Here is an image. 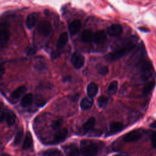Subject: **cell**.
<instances>
[{"label":"cell","instance_id":"obj_1","mask_svg":"<svg viewBox=\"0 0 156 156\" xmlns=\"http://www.w3.org/2000/svg\"><path fill=\"white\" fill-rule=\"evenodd\" d=\"M136 42H137V39L136 37H134L133 38H131L124 46L105 55L106 60L112 62V61H115L118 59H119L120 58L123 57L124 55H126L127 52L132 50L135 47Z\"/></svg>","mask_w":156,"mask_h":156},{"label":"cell","instance_id":"obj_2","mask_svg":"<svg viewBox=\"0 0 156 156\" xmlns=\"http://www.w3.org/2000/svg\"><path fill=\"white\" fill-rule=\"evenodd\" d=\"M98 151V146L93 141L89 140L80 141V152L83 156H95Z\"/></svg>","mask_w":156,"mask_h":156},{"label":"cell","instance_id":"obj_3","mask_svg":"<svg viewBox=\"0 0 156 156\" xmlns=\"http://www.w3.org/2000/svg\"><path fill=\"white\" fill-rule=\"evenodd\" d=\"M140 73L141 77L144 81L151 78L154 73V71L152 63L149 61L144 60L142 62L140 67Z\"/></svg>","mask_w":156,"mask_h":156},{"label":"cell","instance_id":"obj_4","mask_svg":"<svg viewBox=\"0 0 156 156\" xmlns=\"http://www.w3.org/2000/svg\"><path fill=\"white\" fill-rule=\"evenodd\" d=\"M10 37L8 24L4 23L0 24V46L4 47L7 45Z\"/></svg>","mask_w":156,"mask_h":156},{"label":"cell","instance_id":"obj_5","mask_svg":"<svg viewBox=\"0 0 156 156\" xmlns=\"http://www.w3.org/2000/svg\"><path fill=\"white\" fill-rule=\"evenodd\" d=\"M37 29L38 32L43 36H48L52 30L51 23L48 21H42L38 24Z\"/></svg>","mask_w":156,"mask_h":156},{"label":"cell","instance_id":"obj_6","mask_svg":"<svg viewBox=\"0 0 156 156\" xmlns=\"http://www.w3.org/2000/svg\"><path fill=\"white\" fill-rule=\"evenodd\" d=\"M141 135V132L140 130H133L126 133L123 136V140L126 143L134 142L139 140Z\"/></svg>","mask_w":156,"mask_h":156},{"label":"cell","instance_id":"obj_7","mask_svg":"<svg viewBox=\"0 0 156 156\" xmlns=\"http://www.w3.org/2000/svg\"><path fill=\"white\" fill-rule=\"evenodd\" d=\"M71 61L73 66L76 68L79 69L83 66L85 63V58L80 54L75 52L72 55Z\"/></svg>","mask_w":156,"mask_h":156},{"label":"cell","instance_id":"obj_8","mask_svg":"<svg viewBox=\"0 0 156 156\" xmlns=\"http://www.w3.org/2000/svg\"><path fill=\"white\" fill-rule=\"evenodd\" d=\"M124 129V124L121 122H113L110 124V128L108 132L107 133L106 136L115 135L116 133H118L122 131Z\"/></svg>","mask_w":156,"mask_h":156},{"label":"cell","instance_id":"obj_9","mask_svg":"<svg viewBox=\"0 0 156 156\" xmlns=\"http://www.w3.org/2000/svg\"><path fill=\"white\" fill-rule=\"evenodd\" d=\"M107 41V34L104 30H99L94 33L93 41L96 44H102Z\"/></svg>","mask_w":156,"mask_h":156},{"label":"cell","instance_id":"obj_10","mask_svg":"<svg viewBox=\"0 0 156 156\" xmlns=\"http://www.w3.org/2000/svg\"><path fill=\"white\" fill-rule=\"evenodd\" d=\"M122 32V27L119 24H113L107 29V33L110 36L116 37L119 35Z\"/></svg>","mask_w":156,"mask_h":156},{"label":"cell","instance_id":"obj_11","mask_svg":"<svg viewBox=\"0 0 156 156\" xmlns=\"http://www.w3.org/2000/svg\"><path fill=\"white\" fill-rule=\"evenodd\" d=\"M67 135H68V130L66 129L65 128L59 129L58 130H57V131L54 135V141L52 143L57 144L63 141L66 138V136H67Z\"/></svg>","mask_w":156,"mask_h":156},{"label":"cell","instance_id":"obj_12","mask_svg":"<svg viewBox=\"0 0 156 156\" xmlns=\"http://www.w3.org/2000/svg\"><path fill=\"white\" fill-rule=\"evenodd\" d=\"M82 24L80 20H75L71 22L68 26V30L71 35H76L80 29Z\"/></svg>","mask_w":156,"mask_h":156},{"label":"cell","instance_id":"obj_13","mask_svg":"<svg viewBox=\"0 0 156 156\" xmlns=\"http://www.w3.org/2000/svg\"><path fill=\"white\" fill-rule=\"evenodd\" d=\"M38 15L36 13H30L26 18V24L28 29H32L36 24L37 21Z\"/></svg>","mask_w":156,"mask_h":156},{"label":"cell","instance_id":"obj_14","mask_svg":"<svg viewBox=\"0 0 156 156\" xmlns=\"http://www.w3.org/2000/svg\"><path fill=\"white\" fill-rule=\"evenodd\" d=\"M93 102H94V100L92 97H90V96L85 97L83 98L80 102V108L83 110H88L92 107Z\"/></svg>","mask_w":156,"mask_h":156},{"label":"cell","instance_id":"obj_15","mask_svg":"<svg viewBox=\"0 0 156 156\" xmlns=\"http://www.w3.org/2000/svg\"><path fill=\"white\" fill-rule=\"evenodd\" d=\"M68 40V35L66 32L62 33L57 41L56 46L58 49H62L65 46Z\"/></svg>","mask_w":156,"mask_h":156},{"label":"cell","instance_id":"obj_16","mask_svg":"<svg viewBox=\"0 0 156 156\" xmlns=\"http://www.w3.org/2000/svg\"><path fill=\"white\" fill-rule=\"evenodd\" d=\"M94 33L90 29L85 30L81 35V40L83 42L88 43L93 40Z\"/></svg>","mask_w":156,"mask_h":156},{"label":"cell","instance_id":"obj_17","mask_svg":"<svg viewBox=\"0 0 156 156\" xmlns=\"http://www.w3.org/2000/svg\"><path fill=\"white\" fill-rule=\"evenodd\" d=\"M87 92L89 96L94 97L95 96L98 92V87L94 83H90L87 85Z\"/></svg>","mask_w":156,"mask_h":156},{"label":"cell","instance_id":"obj_18","mask_svg":"<svg viewBox=\"0 0 156 156\" xmlns=\"http://www.w3.org/2000/svg\"><path fill=\"white\" fill-rule=\"evenodd\" d=\"M5 120L9 126L13 125L16 121V116L15 113L9 110L5 111Z\"/></svg>","mask_w":156,"mask_h":156},{"label":"cell","instance_id":"obj_19","mask_svg":"<svg viewBox=\"0 0 156 156\" xmlns=\"http://www.w3.org/2000/svg\"><path fill=\"white\" fill-rule=\"evenodd\" d=\"M33 101V95L31 93L25 94L21 100V105L23 107L29 106Z\"/></svg>","mask_w":156,"mask_h":156},{"label":"cell","instance_id":"obj_20","mask_svg":"<svg viewBox=\"0 0 156 156\" xmlns=\"http://www.w3.org/2000/svg\"><path fill=\"white\" fill-rule=\"evenodd\" d=\"M95 118L94 117H90L83 125V130L85 133L91 130L95 124Z\"/></svg>","mask_w":156,"mask_h":156},{"label":"cell","instance_id":"obj_21","mask_svg":"<svg viewBox=\"0 0 156 156\" xmlns=\"http://www.w3.org/2000/svg\"><path fill=\"white\" fill-rule=\"evenodd\" d=\"M32 144H33L32 136L31 133L29 132H27V133L26 135V137H25V139L23 142V149L24 150L27 149L32 146Z\"/></svg>","mask_w":156,"mask_h":156},{"label":"cell","instance_id":"obj_22","mask_svg":"<svg viewBox=\"0 0 156 156\" xmlns=\"http://www.w3.org/2000/svg\"><path fill=\"white\" fill-rule=\"evenodd\" d=\"M27 90V88L25 86H21L17 88L15 91H13L12 93V98L13 99H18L21 95H23Z\"/></svg>","mask_w":156,"mask_h":156},{"label":"cell","instance_id":"obj_23","mask_svg":"<svg viewBox=\"0 0 156 156\" xmlns=\"http://www.w3.org/2000/svg\"><path fill=\"white\" fill-rule=\"evenodd\" d=\"M61 152L57 149H51L41 153V156H61Z\"/></svg>","mask_w":156,"mask_h":156},{"label":"cell","instance_id":"obj_24","mask_svg":"<svg viewBox=\"0 0 156 156\" xmlns=\"http://www.w3.org/2000/svg\"><path fill=\"white\" fill-rule=\"evenodd\" d=\"M66 152L68 156H79V150L74 145L66 147Z\"/></svg>","mask_w":156,"mask_h":156},{"label":"cell","instance_id":"obj_25","mask_svg":"<svg viewBox=\"0 0 156 156\" xmlns=\"http://www.w3.org/2000/svg\"><path fill=\"white\" fill-rule=\"evenodd\" d=\"M155 85V81L152 80L149 82L143 88V93L144 94H147L151 93V91L154 88Z\"/></svg>","mask_w":156,"mask_h":156},{"label":"cell","instance_id":"obj_26","mask_svg":"<svg viewBox=\"0 0 156 156\" xmlns=\"http://www.w3.org/2000/svg\"><path fill=\"white\" fill-rule=\"evenodd\" d=\"M97 72L101 76H105L108 73V68L101 64H98L96 66Z\"/></svg>","mask_w":156,"mask_h":156},{"label":"cell","instance_id":"obj_27","mask_svg":"<svg viewBox=\"0 0 156 156\" xmlns=\"http://www.w3.org/2000/svg\"><path fill=\"white\" fill-rule=\"evenodd\" d=\"M118 83L116 80H113L112 82H110L107 88V91L108 93L110 94L115 93L118 90Z\"/></svg>","mask_w":156,"mask_h":156},{"label":"cell","instance_id":"obj_28","mask_svg":"<svg viewBox=\"0 0 156 156\" xmlns=\"http://www.w3.org/2000/svg\"><path fill=\"white\" fill-rule=\"evenodd\" d=\"M108 101V98L105 96H101L98 99V105L100 108H104L105 107Z\"/></svg>","mask_w":156,"mask_h":156},{"label":"cell","instance_id":"obj_29","mask_svg":"<svg viewBox=\"0 0 156 156\" xmlns=\"http://www.w3.org/2000/svg\"><path fill=\"white\" fill-rule=\"evenodd\" d=\"M35 68L40 71H43L46 69V64L44 61L40 60L35 63Z\"/></svg>","mask_w":156,"mask_h":156},{"label":"cell","instance_id":"obj_30","mask_svg":"<svg viewBox=\"0 0 156 156\" xmlns=\"http://www.w3.org/2000/svg\"><path fill=\"white\" fill-rule=\"evenodd\" d=\"M23 130H20L18 132H17L14 139V142H13L15 146H17L20 143L21 139L23 138Z\"/></svg>","mask_w":156,"mask_h":156},{"label":"cell","instance_id":"obj_31","mask_svg":"<svg viewBox=\"0 0 156 156\" xmlns=\"http://www.w3.org/2000/svg\"><path fill=\"white\" fill-rule=\"evenodd\" d=\"M63 124V120L61 119H57L55 121H54L51 125V127L54 129V130H58L60 129V127H61V126Z\"/></svg>","mask_w":156,"mask_h":156},{"label":"cell","instance_id":"obj_32","mask_svg":"<svg viewBox=\"0 0 156 156\" xmlns=\"http://www.w3.org/2000/svg\"><path fill=\"white\" fill-rule=\"evenodd\" d=\"M151 140L152 146L156 149V132H153L151 135Z\"/></svg>","mask_w":156,"mask_h":156},{"label":"cell","instance_id":"obj_33","mask_svg":"<svg viewBox=\"0 0 156 156\" xmlns=\"http://www.w3.org/2000/svg\"><path fill=\"white\" fill-rule=\"evenodd\" d=\"M36 51H37V50H36V48L35 47H30L29 48L27 49L26 53H27V55H31L34 54L36 52Z\"/></svg>","mask_w":156,"mask_h":156},{"label":"cell","instance_id":"obj_34","mask_svg":"<svg viewBox=\"0 0 156 156\" xmlns=\"http://www.w3.org/2000/svg\"><path fill=\"white\" fill-rule=\"evenodd\" d=\"M5 112L3 111L1 109V105H0V122L3 121L5 119Z\"/></svg>","mask_w":156,"mask_h":156},{"label":"cell","instance_id":"obj_35","mask_svg":"<svg viewBox=\"0 0 156 156\" xmlns=\"http://www.w3.org/2000/svg\"><path fill=\"white\" fill-rule=\"evenodd\" d=\"M5 71V69L4 67L2 65H0V79L2 77Z\"/></svg>","mask_w":156,"mask_h":156},{"label":"cell","instance_id":"obj_36","mask_svg":"<svg viewBox=\"0 0 156 156\" xmlns=\"http://www.w3.org/2000/svg\"><path fill=\"white\" fill-rule=\"evenodd\" d=\"M113 156H130L127 153H119V154H115Z\"/></svg>","mask_w":156,"mask_h":156},{"label":"cell","instance_id":"obj_37","mask_svg":"<svg viewBox=\"0 0 156 156\" xmlns=\"http://www.w3.org/2000/svg\"><path fill=\"white\" fill-rule=\"evenodd\" d=\"M139 29H140V30L143 31V32H149V30H147L148 29H146V28H145V27H140V28H139Z\"/></svg>","mask_w":156,"mask_h":156},{"label":"cell","instance_id":"obj_38","mask_svg":"<svg viewBox=\"0 0 156 156\" xmlns=\"http://www.w3.org/2000/svg\"><path fill=\"white\" fill-rule=\"evenodd\" d=\"M151 126L154 129H156V121H154L151 124Z\"/></svg>","mask_w":156,"mask_h":156},{"label":"cell","instance_id":"obj_39","mask_svg":"<svg viewBox=\"0 0 156 156\" xmlns=\"http://www.w3.org/2000/svg\"><path fill=\"white\" fill-rule=\"evenodd\" d=\"M0 156H11V155L7 153H2L0 154Z\"/></svg>","mask_w":156,"mask_h":156}]
</instances>
